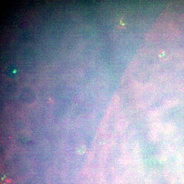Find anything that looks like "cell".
<instances>
[{
	"mask_svg": "<svg viewBox=\"0 0 184 184\" xmlns=\"http://www.w3.org/2000/svg\"><path fill=\"white\" fill-rule=\"evenodd\" d=\"M159 57L161 60L165 61L168 58V54L167 52L164 50H160L159 52Z\"/></svg>",
	"mask_w": 184,
	"mask_h": 184,
	"instance_id": "obj_1",
	"label": "cell"
}]
</instances>
